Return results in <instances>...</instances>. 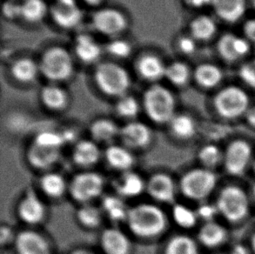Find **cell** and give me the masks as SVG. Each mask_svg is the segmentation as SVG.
Returning <instances> with one entry per match:
<instances>
[{"label":"cell","mask_w":255,"mask_h":254,"mask_svg":"<svg viewBox=\"0 0 255 254\" xmlns=\"http://www.w3.org/2000/svg\"><path fill=\"white\" fill-rule=\"evenodd\" d=\"M214 107L219 116L226 120H235L247 114L250 108V98L242 87L226 86L214 97Z\"/></svg>","instance_id":"6"},{"label":"cell","mask_w":255,"mask_h":254,"mask_svg":"<svg viewBox=\"0 0 255 254\" xmlns=\"http://www.w3.org/2000/svg\"><path fill=\"white\" fill-rule=\"evenodd\" d=\"M121 127L115 121L108 118L97 119L90 125V138L97 144L108 146L114 144V141L120 137Z\"/></svg>","instance_id":"22"},{"label":"cell","mask_w":255,"mask_h":254,"mask_svg":"<svg viewBox=\"0 0 255 254\" xmlns=\"http://www.w3.org/2000/svg\"><path fill=\"white\" fill-rule=\"evenodd\" d=\"M115 110L120 117L126 121H132L138 117L141 110V105L135 97L126 94L119 98L115 105Z\"/></svg>","instance_id":"39"},{"label":"cell","mask_w":255,"mask_h":254,"mask_svg":"<svg viewBox=\"0 0 255 254\" xmlns=\"http://www.w3.org/2000/svg\"><path fill=\"white\" fill-rule=\"evenodd\" d=\"M3 16L9 20H15L21 17V2L17 0H7L2 7Z\"/></svg>","instance_id":"44"},{"label":"cell","mask_w":255,"mask_h":254,"mask_svg":"<svg viewBox=\"0 0 255 254\" xmlns=\"http://www.w3.org/2000/svg\"><path fill=\"white\" fill-rule=\"evenodd\" d=\"M99 242L103 254H131L133 248L129 235L117 226L103 229Z\"/></svg>","instance_id":"15"},{"label":"cell","mask_w":255,"mask_h":254,"mask_svg":"<svg viewBox=\"0 0 255 254\" xmlns=\"http://www.w3.org/2000/svg\"><path fill=\"white\" fill-rule=\"evenodd\" d=\"M71 254H94L93 252L90 251L88 249H85V248H78L76 250L72 252Z\"/></svg>","instance_id":"52"},{"label":"cell","mask_w":255,"mask_h":254,"mask_svg":"<svg viewBox=\"0 0 255 254\" xmlns=\"http://www.w3.org/2000/svg\"><path fill=\"white\" fill-rule=\"evenodd\" d=\"M49 13L57 25L66 30L79 26L83 19V11L76 0H55Z\"/></svg>","instance_id":"14"},{"label":"cell","mask_w":255,"mask_h":254,"mask_svg":"<svg viewBox=\"0 0 255 254\" xmlns=\"http://www.w3.org/2000/svg\"><path fill=\"white\" fill-rule=\"evenodd\" d=\"M77 222L80 227L87 230H95L103 223V212L100 206H97L93 203L80 205L76 213Z\"/></svg>","instance_id":"32"},{"label":"cell","mask_w":255,"mask_h":254,"mask_svg":"<svg viewBox=\"0 0 255 254\" xmlns=\"http://www.w3.org/2000/svg\"><path fill=\"white\" fill-rule=\"evenodd\" d=\"M253 195H254V199L255 200V185L254 186V188H253Z\"/></svg>","instance_id":"55"},{"label":"cell","mask_w":255,"mask_h":254,"mask_svg":"<svg viewBox=\"0 0 255 254\" xmlns=\"http://www.w3.org/2000/svg\"><path fill=\"white\" fill-rule=\"evenodd\" d=\"M228 237V232L221 224L213 221L206 222L200 227L198 239L204 247L214 248L224 243Z\"/></svg>","instance_id":"30"},{"label":"cell","mask_w":255,"mask_h":254,"mask_svg":"<svg viewBox=\"0 0 255 254\" xmlns=\"http://www.w3.org/2000/svg\"><path fill=\"white\" fill-rule=\"evenodd\" d=\"M178 47L183 54L193 55L197 51V40L191 35H185L179 38Z\"/></svg>","instance_id":"45"},{"label":"cell","mask_w":255,"mask_h":254,"mask_svg":"<svg viewBox=\"0 0 255 254\" xmlns=\"http://www.w3.org/2000/svg\"><path fill=\"white\" fill-rule=\"evenodd\" d=\"M94 81L102 93L118 99L128 94L131 86V77L128 70L114 62L100 63L97 65Z\"/></svg>","instance_id":"3"},{"label":"cell","mask_w":255,"mask_h":254,"mask_svg":"<svg viewBox=\"0 0 255 254\" xmlns=\"http://www.w3.org/2000/svg\"><path fill=\"white\" fill-rule=\"evenodd\" d=\"M48 12L50 6L45 0H23L21 2V17L31 24L43 20Z\"/></svg>","instance_id":"36"},{"label":"cell","mask_w":255,"mask_h":254,"mask_svg":"<svg viewBox=\"0 0 255 254\" xmlns=\"http://www.w3.org/2000/svg\"><path fill=\"white\" fill-rule=\"evenodd\" d=\"M33 142L45 146L60 150H62L64 144H66V140L62 132L56 130H44L39 132L35 136Z\"/></svg>","instance_id":"41"},{"label":"cell","mask_w":255,"mask_h":254,"mask_svg":"<svg viewBox=\"0 0 255 254\" xmlns=\"http://www.w3.org/2000/svg\"><path fill=\"white\" fill-rule=\"evenodd\" d=\"M186 3L194 9H201L205 7L212 6L214 0H186Z\"/></svg>","instance_id":"49"},{"label":"cell","mask_w":255,"mask_h":254,"mask_svg":"<svg viewBox=\"0 0 255 254\" xmlns=\"http://www.w3.org/2000/svg\"><path fill=\"white\" fill-rule=\"evenodd\" d=\"M179 189L172 176L164 172H157L146 179L145 192L158 205L175 204L176 193Z\"/></svg>","instance_id":"11"},{"label":"cell","mask_w":255,"mask_h":254,"mask_svg":"<svg viewBox=\"0 0 255 254\" xmlns=\"http://www.w3.org/2000/svg\"><path fill=\"white\" fill-rule=\"evenodd\" d=\"M251 246H252V250L255 254V234L253 235L252 241H251Z\"/></svg>","instance_id":"54"},{"label":"cell","mask_w":255,"mask_h":254,"mask_svg":"<svg viewBox=\"0 0 255 254\" xmlns=\"http://www.w3.org/2000/svg\"><path fill=\"white\" fill-rule=\"evenodd\" d=\"M163 254H199V249L193 238L186 234H177L167 241Z\"/></svg>","instance_id":"35"},{"label":"cell","mask_w":255,"mask_h":254,"mask_svg":"<svg viewBox=\"0 0 255 254\" xmlns=\"http://www.w3.org/2000/svg\"><path fill=\"white\" fill-rule=\"evenodd\" d=\"M231 254H249L248 249L243 246H235Z\"/></svg>","instance_id":"51"},{"label":"cell","mask_w":255,"mask_h":254,"mask_svg":"<svg viewBox=\"0 0 255 254\" xmlns=\"http://www.w3.org/2000/svg\"><path fill=\"white\" fill-rule=\"evenodd\" d=\"M60 157V149L45 146L33 141L28 146L25 153L29 165L42 172L52 171V167L59 161Z\"/></svg>","instance_id":"18"},{"label":"cell","mask_w":255,"mask_h":254,"mask_svg":"<svg viewBox=\"0 0 255 254\" xmlns=\"http://www.w3.org/2000/svg\"><path fill=\"white\" fill-rule=\"evenodd\" d=\"M142 107L153 123L168 125L176 114L175 97L165 86L153 85L144 93Z\"/></svg>","instance_id":"2"},{"label":"cell","mask_w":255,"mask_h":254,"mask_svg":"<svg viewBox=\"0 0 255 254\" xmlns=\"http://www.w3.org/2000/svg\"><path fill=\"white\" fill-rule=\"evenodd\" d=\"M192 76V71L186 63L175 61L166 65L165 78L173 86L179 87L186 86L189 82Z\"/></svg>","instance_id":"38"},{"label":"cell","mask_w":255,"mask_h":254,"mask_svg":"<svg viewBox=\"0 0 255 254\" xmlns=\"http://www.w3.org/2000/svg\"><path fill=\"white\" fill-rule=\"evenodd\" d=\"M16 212L21 222L29 227L44 223L47 210L43 199L34 190L28 189L17 202Z\"/></svg>","instance_id":"10"},{"label":"cell","mask_w":255,"mask_h":254,"mask_svg":"<svg viewBox=\"0 0 255 254\" xmlns=\"http://www.w3.org/2000/svg\"><path fill=\"white\" fill-rule=\"evenodd\" d=\"M107 52L117 59H126L131 55L132 47L129 42L122 38H113L107 45Z\"/></svg>","instance_id":"42"},{"label":"cell","mask_w":255,"mask_h":254,"mask_svg":"<svg viewBox=\"0 0 255 254\" xmlns=\"http://www.w3.org/2000/svg\"><path fill=\"white\" fill-rule=\"evenodd\" d=\"M168 127L172 136L180 140L190 139L196 132V123L188 114H176Z\"/></svg>","instance_id":"34"},{"label":"cell","mask_w":255,"mask_h":254,"mask_svg":"<svg viewBox=\"0 0 255 254\" xmlns=\"http://www.w3.org/2000/svg\"><path fill=\"white\" fill-rule=\"evenodd\" d=\"M139 75L148 81H157L166 75V65L162 59L152 54L142 56L137 63Z\"/></svg>","instance_id":"29"},{"label":"cell","mask_w":255,"mask_h":254,"mask_svg":"<svg viewBox=\"0 0 255 254\" xmlns=\"http://www.w3.org/2000/svg\"><path fill=\"white\" fill-rule=\"evenodd\" d=\"M196 213L199 219H202L206 222H209V221H213L214 217L219 213V212L216 206L206 204L200 206L199 209L197 210Z\"/></svg>","instance_id":"47"},{"label":"cell","mask_w":255,"mask_h":254,"mask_svg":"<svg viewBox=\"0 0 255 254\" xmlns=\"http://www.w3.org/2000/svg\"><path fill=\"white\" fill-rule=\"evenodd\" d=\"M106 179L100 172L84 170L73 176L68 185V194L79 205L93 203L102 198Z\"/></svg>","instance_id":"4"},{"label":"cell","mask_w":255,"mask_h":254,"mask_svg":"<svg viewBox=\"0 0 255 254\" xmlns=\"http://www.w3.org/2000/svg\"><path fill=\"white\" fill-rule=\"evenodd\" d=\"M243 33L244 38H247L250 43L255 44V17L246 21L243 25Z\"/></svg>","instance_id":"48"},{"label":"cell","mask_w":255,"mask_h":254,"mask_svg":"<svg viewBox=\"0 0 255 254\" xmlns=\"http://www.w3.org/2000/svg\"><path fill=\"white\" fill-rule=\"evenodd\" d=\"M84 3L88 4V5H92V6H97L100 5V3L104 2L105 0H82Z\"/></svg>","instance_id":"53"},{"label":"cell","mask_w":255,"mask_h":254,"mask_svg":"<svg viewBox=\"0 0 255 254\" xmlns=\"http://www.w3.org/2000/svg\"><path fill=\"white\" fill-rule=\"evenodd\" d=\"M13 246L17 254H52L48 240L33 229L17 233Z\"/></svg>","instance_id":"17"},{"label":"cell","mask_w":255,"mask_h":254,"mask_svg":"<svg viewBox=\"0 0 255 254\" xmlns=\"http://www.w3.org/2000/svg\"><path fill=\"white\" fill-rule=\"evenodd\" d=\"M189 31L197 41H208L217 33V23L211 16L200 15L190 22Z\"/></svg>","instance_id":"31"},{"label":"cell","mask_w":255,"mask_h":254,"mask_svg":"<svg viewBox=\"0 0 255 254\" xmlns=\"http://www.w3.org/2000/svg\"><path fill=\"white\" fill-rule=\"evenodd\" d=\"M40 73L52 83L66 81L73 76L74 64L73 57L62 46H52L41 56L38 63Z\"/></svg>","instance_id":"5"},{"label":"cell","mask_w":255,"mask_h":254,"mask_svg":"<svg viewBox=\"0 0 255 254\" xmlns=\"http://www.w3.org/2000/svg\"><path fill=\"white\" fill-rule=\"evenodd\" d=\"M17 234L13 229L8 225H2L0 228V243L1 247L4 248L6 246L13 244Z\"/></svg>","instance_id":"46"},{"label":"cell","mask_w":255,"mask_h":254,"mask_svg":"<svg viewBox=\"0 0 255 254\" xmlns=\"http://www.w3.org/2000/svg\"><path fill=\"white\" fill-rule=\"evenodd\" d=\"M193 76L200 87L205 89H213L222 82L224 73L218 65L204 63L197 66Z\"/></svg>","instance_id":"28"},{"label":"cell","mask_w":255,"mask_h":254,"mask_svg":"<svg viewBox=\"0 0 255 254\" xmlns=\"http://www.w3.org/2000/svg\"><path fill=\"white\" fill-rule=\"evenodd\" d=\"M73 48L78 59L86 64L97 62L102 54V48L100 44L95 38L86 33L77 36Z\"/></svg>","instance_id":"26"},{"label":"cell","mask_w":255,"mask_h":254,"mask_svg":"<svg viewBox=\"0 0 255 254\" xmlns=\"http://www.w3.org/2000/svg\"><path fill=\"white\" fill-rule=\"evenodd\" d=\"M100 208L102 210L105 218L110 220L113 226L126 223L130 207L126 203V199H122L117 194H107L101 198Z\"/></svg>","instance_id":"23"},{"label":"cell","mask_w":255,"mask_h":254,"mask_svg":"<svg viewBox=\"0 0 255 254\" xmlns=\"http://www.w3.org/2000/svg\"><path fill=\"white\" fill-rule=\"evenodd\" d=\"M239 76L246 86L255 90V59L244 63L239 70Z\"/></svg>","instance_id":"43"},{"label":"cell","mask_w":255,"mask_h":254,"mask_svg":"<svg viewBox=\"0 0 255 254\" xmlns=\"http://www.w3.org/2000/svg\"><path fill=\"white\" fill-rule=\"evenodd\" d=\"M103 157L100 144L89 139L77 141L72 150V159L75 165L85 170H89Z\"/></svg>","instance_id":"21"},{"label":"cell","mask_w":255,"mask_h":254,"mask_svg":"<svg viewBox=\"0 0 255 254\" xmlns=\"http://www.w3.org/2000/svg\"><path fill=\"white\" fill-rule=\"evenodd\" d=\"M145 186L146 179L133 170L119 173L113 181L114 193L126 200L142 195Z\"/></svg>","instance_id":"19"},{"label":"cell","mask_w":255,"mask_h":254,"mask_svg":"<svg viewBox=\"0 0 255 254\" xmlns=\"http://www.w3.org/2000/svg\"><path fill=\"white\" fill-rule=\"evenodd\" d=\"M216 49L221 59L227 62L234 63L249 55L251 43L244 37L225 33L219 38Z\"/></svg>","instance_id":"16"},{"label":"cell","mask_w":255,"mask_h":254,"mask_svg":"<svg viewBox=\"0 0 255 254\" xmlns=\"http://www.w3.org/2000/svg\"><path fill=\"white\" fill-rule=\"evenodd\" d=\"M119 139L131 151H142L152 144L153 132L148 125L135 120L121 127Z\"/></svg>","instance_id":"12"},{"label":"cell","mask_w":255,"mask_h":254,"mask_svg":"<svg viewBox=\"0 0 255 254\" xmlns=\"http://www.w3.org/2000/svg\"><path fill=\"white\" fill-rule=\"evenodd\" d=\"M171 217L178 227L185 230L193 228L196 226L197 221L199 220L195 211L191 209L188 206L178 203L172 205Z\"/></svg>","instance_id":"37"},{"label":"cell","mask_w":255,"mask_h":254,"mask_svg":"<svg viewBox=\"0 0 255 254\" xmlns=\"http://www.w3.org/2000/svg\"><path fill=\"white\" fill-rule=\"evenodd\" d=\"M40 100L45 108L53 112L64 110L69 103V96L66 90L56 83L42 88Z\"/></svg>","instance_id":"27"},{"label":"cell","mask_w":255,"mask_h":254,"mask_svg":"<svg viewBox=\"0 0 255 254\" xmlns=\"http://www.w3.org/2000/svg\"><path fill=\"white\" fill-rule=\"evenodd\" d=\"M69 182L59 172H43L38 179V187L42 193L51 199H59L68 193Z\"/></svg>","instance_id":"24"},{"label":"cell","mask_w":255,"mask_h":254,"mask_svg":"<svg viewBox=\"0 0 255 254\" xmlns=\"http://www.w3.org/2000/svg\"><path fill=\"white\" fill-rule=\"evenodd\" d=\"M103 158L107 165L119 173L133 170L136 161L133 151L122 144H112L107 146Z\"/></svg>","instance_id":"20"},{"label":"cell","mask_w":255,"mask_h":254,"mask_svg":"<svg viewBox=\"0 0 255 254\" xmlns=\"http://www.w3.org/2000/svg\"><path fill=\"white\" fill-rule=\"evenodd\" d=\"M252 4L253 6H254V8H255V0H252Z\"/></svg>","instance_id":"56"},{"label":"cell","mask_w":255,"mask_h":254,"mask_svg":"<svg viewBox=\"0 0 255 254\" xmlns=\"http://www.w3.org/2000/svg\"><path fill=\"white\" fill-rule=\"evenodd\" d=\"M252 146L242 139L233 141L224 152L223 163L227 172L233 176H241L246 172L252 159Z\"/></svg>","instance_id":"13"},{"label":"cell","mask_w":255,"mask_h":254,"mask_svg":"<svg viewBox=\"0 0 255 254\" xmlns=\"http://www.w3.org/2000/svg\"><path fill=\"white\" fill-rule=\"evenodd\" d=\"M224 153L215 144H206L200 149L198 158L205 168H214L223 162Z\"/></svg>","instance_id":"40"},{"label":"cell","mask_w":255,"mask_h":254,"mask_svg":"<svg viewBox=\"0 0 255 254\" xmlns=\"http://www.w3.org/2000/svg\"><path fill=\"white\" fill-rule=\"evenodd\" d=\"M40 72L38 63L30 58H21L10 66V73L18 82L29 84L37 79Z\"/></svg>","instance_id":"33"},{"label":"cell","mask_w":255,"mask_h":254,"mask_svg":"<svg viewBox=\"0 0 255 254\" xmlns=\"http://www.w3.org/2000/svg\"><path fill=\"white\" fill-rule=\"evenodd\" d=\"M246 120L251 127L255 128V106L250 107L247 114H245Z\"/></svg>","instance_id":"50"},{"label":"cell","mask_w":255,"mask_h":254,"mask_svg":"<svg viewBox=\"0 0 255 254\" xmlns=\"http://www.w3.org/2000/svg\"><path fill=\"white\" fill-rule=\"evenodd\" d=\"M217 177L210 169L195 168L183 174L179 182V190L186 199L200 201L214 192Z\"/></svg>","instance_id":"7"},{"label":"cell","mask_w":255,"mask_h":254,"mask_svg":"<svg viewBox=\"0 0 255 254\" xmlns=\"http://www.w3.org/2000/svg\"><path fill=\"white\" fill-rule=\"evenodd\" d=\"M213 9L219 18L234 24L241 20L247 12V0H214Z\"/></svg>","instance_id":"25"},{"label":"cell","mask_w":255,"mask_h":254,"mask_svg":"<svg viewBox=\"0 0 255 254\" xmlns=\"http://www.w3.org/2000/svg\"><path fill=\"white\" fill-rule=\"evenodd\" d=\"M254 171H255V163H254Z\"/></svg>","instance_id":"57"},{"label":"cell","mask_w":255,"mask_h":254,"mask_svg":"<svg viewBox=\"0 0 255 254\" xmlns=\"http://www.w3.org/2000/svg\"><path fill=\"white\" fill-rule=\"evenodd\" d=\"M215 206L224 219L232 223H237L249 215V196L240 186H225L219 193Z\"/></svg>","instance_id":"8"},{"label":"cell","mask_w":255,"mask_h":254,"mask_svg":"<svg viewBox=\"0 0 255 254\" xmlns=\"http://www.w3.org/2000/svg\"><path fill=\"white\" fill-rule=\"evenodd\" d=\"M92 24L99 33L113 39L119 38L126 31L128 21L121 10L114 8H102L93 13Z\"/></svg>","instance_id":"9"},{"label":"cell","mask_w":255,"mask_h":254,"mask_svg":"<svg viewBox=\"0 0 255 254\" xmlns=\"http://www.w3.org/2000/svg\"><path fill=\"white\" fill-rule=\"evenodd\" d=\"M169 218L160 205L138 203L131 206L125 226L129 233L142 241H153L168 228Z\"/></svg>","instance_id":"1"}]
</instances>
